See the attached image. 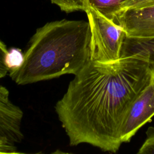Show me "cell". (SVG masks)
Returning a JSON list of instances; mask_svg holds the SVG:
<instances>
[{
    "label": "cell",
    "mask_w": 154,
    "mask_h": 154,
    "mask_svg": "<svg viewBox=\"0 0 154 154\" xmlns=\"http://www.w3.org/2000/svg\"><path fill=\"white\" fill-rule=\"evenodd\" d=\"M153 73L154 64L139 54L106 63L90 60L55 106L70 145L116 153L128 112Z\"/></svg>",
    "instance_id": "cell-1"
},
{
    "label": "cell",
    "mask_w": 154,
    "mask_h": 154,
    "mask_svg": "<svg viewBox=\"0 0 154 154\" xmlns=\"http://www.w3.org/2000/svg\"><path fill=\"white\" fill-rule=\"evenodd\" d=\"M91 30L88 21L62 19L37 29L23 53V61L10 76L26 85L76 75L90 60Z\"/></svg>",
    "instance_id": "cell-2"
},
{
    "label": "cell",
    "mask_w": 154,
    "mask_h": 154,
    "mask_svg": "<svg viewBox=\"0 0 154 154\" xmlns=\"http://www.w3.org/2000/svg\"><path fill=\"white\" fill-rule=\"evenodd\" d=\"M85 12L91 30V60L106 63L120 58L126 38L123 28L91 7Z\"/></svg>",
    "instance_id": "cell-3"
},
{
    "label": "cell",
    "mask_w": 154,
    "mask_h": 154,
    "mask_svg": "<svg viewBox=\"0 0 154 154\" xmlns=\"http://www.w3.org/2000/svg\"><path fill=\"white\" fill-rule=\"evenodd\" d=\"M154 116V73L132 103L121 129V141L129 142L137 132Z\"/></svg>",
    "instance_id": "cell-4"
},
{
    "label": "cell",
    "mask_w": 154,
    "mask_h": 154,
    "mask_svg": "<svg viewBox=\"0 0 154 154\" xmlns=\"http://www.w3.org/2000/svg\"><path fill=\"white\" fill-rule=\"evenodd\" d=\"M9 96L8 89L0 84V145L17 151L16 144L23 138L22 131L23 113Z\"/></svg>",
    "instance_id": "cell-5"
},
{
    "label": "cell",
    "mask_w": 154,
    "mask_h": 154,
    "mask_svg": "<svg viewBox=\"0 0 154 154\" xmlns=\"http://www.w3.org/2000/svg\"><path fill=\"white\" fill-rule=\"evenodd\" d=\"M114 21L123 28L128 38H154V5L122 10Z\"/></svg>",
    "instance_id": "cell-6"
},
{
    "label": "cell",
    "mask_w": 154,
    "mask_h": 154,
    "mask_svg": "<svg viewBox=\"0 0 154 154\" xmlns=\"http://www.w3.org/2000/svg\"><path fill=\"white\" fill-rule=\"evenodd\" d=\"M139 54L154 64V38L134 39L126 37L123 45L121 57Z\"/></svg>",
    "instance_id": "cell-7"
},
{
    "label": "cell",
    "mask_w": 154,
    "mask_h": 154,
    "mask_svg": "<svg viewBox=\"0 0 154 154\" xmlns=\"http://www.w3.org/2000/svg\"><path fill=\"white\" fill-rule=\"evenodd\" d=\"M125 1L85 0V4L86 8L91 7L106 18L114 21L116 16L122 11V5Z\"/></svg>",
    "instance_id": "cell-8"
},
{
    "label": "cell",
    "mask_w": 154,
    "mask_h": 154,
    "mask_svg": "<svg viewBox=\"0 0 154 154\" xmlns=\"http://www.w3.org/2000/svg\"><path fill=\"white\" fill-rule=\"evenodd\" d=\"M63 11L71 13L76 11H84L86 8L85 0H50Z\"/></svg>",
    "instance_id": "cell-9"
},
{
    "label": "cell",
    "mask_w": 154,
    "mask_h": 154,
    "mask_svg": "<svg viewBox=\"0 0 154 154\" xmlns=\"http://www.w3.org/2000/svg\"><path fill=\"white\" fill-rule=\"evenodd\" d=\"M5 61L10 70L17 69L23 61V54L17 48H11L8 51Z\"/></svg>",
    "instance_id": "cell-10"
},
{
    "label": "cell",
    "mask_w": 154,
    "mask_h": 154,
    "mask_svg": "<svg viewBox=\"0 0 154 154\" xmlns=\"http://www.w3.org/2000/svg\"><path fill=\"white\" fill-rule=\"evenodd\" d=\"M146 135V139L139 149L138 154H154V127H149Z\"/></svg>",
    "instance_id": "cell-11"
},
{
    "label": "cell",
    "mask_w": 154,
    "mask_h": 154,
    "mask_svg": "<svg viewBox=\"0 0 154 154\" xmlns=\"http://www.w3.org/2000/svg\"><path fill=\"white\" fill-rule=\"evenodd\" d=\"M8 51L6 45L0 40V78L5 77L10 71L5 61Z\"/></svg>",
    "instance_id": "cell-12"
},
{
    "label": "cell",
    "mask_w": 154,
    "mask_h": 154,
    "mask_svg": "<svg viewBox=\"0 0 154 154\" xmlns=\"http://www.w3.org/2000/svg\"><path fill=\"white\" fill-rule=\"evenodd\" d=\"M154 5V0H126L122 5V11L145 7Z\"/></svg>",
    "instance_id": "cell-13"
},
{
    "label": "cell",
    "mask_w": 154,
    "mask_h": 154,
    "mask_svg": "<svg viewBox=\"0 0 154 154\" xmlns=\"http://www.w3.org/2000/svg\"><path fill=\"white\" fill-rule=\"evenodd\" d=\"M0 153H14V152L10 149L5 146L0 145Z\"/></svg>",
    "instance_id": "cell-14"
}]
</instances>
